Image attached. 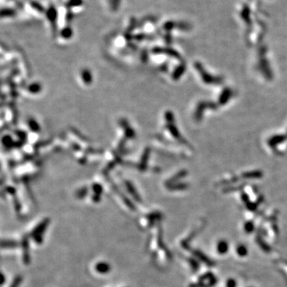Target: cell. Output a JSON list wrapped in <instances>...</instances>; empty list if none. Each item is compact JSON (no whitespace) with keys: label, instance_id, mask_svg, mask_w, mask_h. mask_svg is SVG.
I'll return each mask as SVG.
<instances>
[{"label":"cell","instance_id":"cell-2","mask_svg":"<svg viewBox=\"0 0 287 287\" xmlns=\"http://www.w3.org/2000/svg\"><path fill=\"white\" fill-rule=\"evenodd\" d=\"M158 215L154 212L144 214L142 216L139 218L138 224L141 229L146 230L152 227L155 224V222L157 219Z\"/></svg>","mask_w":287,"mask_h":287},{"label":"cell","instance_id":"cell-6","mask_svg":"<svg viewBox=\"0 0 287 287\" xmlns=\"http://www.w3.org/2000/svg\"><path fill=\"white\" fill-rule=\"evenodd\" d=\"M22 282H23V277L21 275H18V276L14 278V280L9 285L8 287H19Z\"/></svg>","mask_w":287,"mask_h":287},{"label":"cell","instance_id":"cell-5","mask_svg":"<svg viewBox=\"0 0 287 287\" xmlns=\"http://www.w3.org/2000/svg\"><path fill=\"white\" fill-rule=\"evenodd\" d=\"M19 247V243L15 240L12 239H3L2 240L1 247L3 250H8V249H14Z\"/></svg>","mask_w":287,"mask_h":287},{"label":"cell","instance_id":"cell-1","mask_svg":"<svg viewBox=\"0 0 287 287\" xmlns=\"http://www.w3.org/2000/svg\"><path fill=\"white\" fill-rule=\"evenodd\" d=\"M50 224L49 218H45L39 222L36 226L34 227L33 229L29 233V238H31L34 243L40 245L43 242V235L46 232L48 226Z\"/></svg>","mask_w":287,"mask_h":287},{"label":"cell","instance_id":"cell-4","mask_svg":"<svg viewBox=\"0 0 287 287\" xmlns=\"http://www.w3.org/2000/svg\"><path fill=\"white\" fill-rule=\"evenodd\" d=\"M95 271L100 274H106L111 270L110 265L106 262H99L97 263L94 266Z\"/></svg>","mask_w":287,"mask_h":287},{"label":"cell","instance_id":"cell-3","mask_svg":"<svg viewBox=\"0 0 287 287\" xmlns=\"http://www.w3.org/2000/svg\"><path fill=\"white\" fill-rule=\"evenodd\" d=\"M29 235H23L19 242V247L22 249V261L24 265H28L30 262V251H29Z\"/></svg>","mask_w":287,"mask_h":287}]
</instances>
